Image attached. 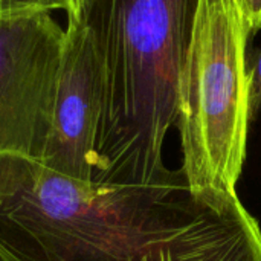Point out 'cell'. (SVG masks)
I'll list each match as a JSON object with an SVG mask.
<instances>
[{
	"label": "cell",
	"instance_id": "6da1fadb",
	"mask_svg": "<svg viewBox=\"0 0 261 261\" xmlns=\"http://www.w3.org/2000/svg\"><path fill=\"white\" fill-rule=\"evenodd\" d=\"M0 261H261V231L239 196L67 177L0 153Z\"/></svg>",
	"mask_w": 261,
	"mask_h": 261
},
{
	"label": "cell",
	"instance_id": "7a4b0ae2",
	"mask_svg": "<svg viewBox=\"0 0 261 261\" xmlns=\"http://www.w3.org/2000/svg\"><path fill=\"white\" fill-rule=\"evenodd\" d=\"M199 0H93L81 18L104 72L93 180L158 185L184 176L168 170L162 147L177 121L179 73Z\"/></svg>",
	"mask_w": 261,
	"mask_h": 261
},
{
	"label": "cell",
	"instance_id": "3957f363",
	"mask_svg": "<svg viewBox=\"0 0 261 261\" xmlns=\"http://www.w3.org/2000/svg\"><path fill=\"white\" fill-rule=\"evenodd\" d=\"M237 0H199L179 73L182 173L194 190L237 196L249 116L248 43Z\"/></svg>",
	"mask_w": 261,
	"mask_h": 261
},
{
	"label": "cell",
	"instance_id": "277c9868",
	"mask_svg": "<svg viewBox=\"0 0 261 261\" xmlns=\"http://www.w3.org/2000/svg\"><path fill=\"white\" fill-rule=\"evenodd\" d=\"M64 47L49 12L0 17V153L43 159Z\"/></svg>",
	"mask_w": 261,
	"mask_h": 261
},
{
	"label": "cell",
	"instance_id": "5b68a950",
	"mask_svg": "<svg viewBox=\"0 0 261 261\" xmlns=\"http://www.w3.org/2000/svg\"><path fill=\"white\" fill-rule=\"evenodd\" d=\"M104 72L90 28L67 20L52 127L41 162L73 179L92 182L102 113Z\"/></svg>",
	"mask_w": 261,
	"mask_h": 261
},
{
	"label": "cell",
	"instance_id": "8992f818",
	"mask_svg": "<svg viewBox=\"0 0 261 261\" xmlns=\"http://www.w3.org/2000/svg\"><path fill=\"white\" fill-rule=\"evenodd\" d=\"M61 9L66 15L72 9V0H0V17L43 14Z\"/></svg>",
	"mask_w": 261,
	"mask_h": 261
},
{
	"label": "cell",
	"instance_id": "52a82bcc",
	"mask_svg": "<svg viewBox=\"0 0 261 261\" xmlns=\"http://www.w3.org/2000/svg\"><path fill=\"white\" fill-rule=\"evenodd\" d=\"M261 110V52L249 67V116L251 122Z\"/></svg>",
	"mask_w": 261,
	"mask_h": 261
},
{
	"label": "cell",
	"instance_id": "ba28073f",
	"mask_svg": "<svg viewBox=\"0 0 261 261\" xmlns=\"http://www.w3.org/2000/svg\"><path fill=\"white\" fill-rule=\"evenodd\" d=\"M242 17L245 21L246 32L252 38L258 31H261V0H237Z\"/></svg>",
	"mask_w": 261,
	"mask_h": 261
},
{
	"label": "cell",
	"instance_id": "9c48e42d",
	"mask_svg": "<svg viewBox=\"0 0 261 261\" xmlns=\"http://www.w3.org/2000/svg\"><path fill=\"white\" fill-rule=\"evenodd\" d=\"M93 0H72V9L67 14V20H81Z\"/></svg>",
	"mask_w": 261,
	"mask_h": 261
}]
</instances>
